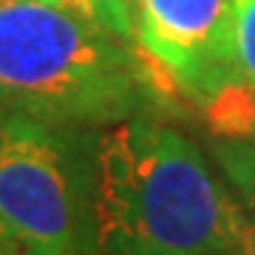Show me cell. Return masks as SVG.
I'll list each match as a JSON object with an SVG mask.
<instances>
[{"label":"cell","instance_id":"cell-5","mask_svg":"<svg viewBox=\"0 0 255 255\" xmlns=\"http://www.w3.org/2000/svg\"><path fill=\"white\" fill-rule=\"evenodd\" d=\"M201 117L219 139L255 145V82H230L201 108Z\"/></svg>","mask_w":255,"mask_h":255},{"label":"cell","instance_id":"cell-3","mask_svg":"<svg viewBox=\"0 0 255 255\" xmlns=\"http://www.w3.org/2000/svg\"><path fill=\"white\" fill-rule=\"evenodd\" d=\"M0 250L97 253V139L85 128L0 111Z\"/></svg>","mask_w":255,"mask_h":255},{"label":"cell","instance_id":"cell-1","mask_svg":"<svg viewBox=\"0 0 255 255\" xmlns=\"http://www.w3.org/2000/svg\"><path fill=\"white\" fill-rule=\"evenodd\" d=\"M250 219L190 139L150 117L97 136V247L105 255H238Z\"/></svg>","mask_w":255,"mask_h":255},{"label":"cell","instance_id":"cell-11","mask_svg":"<svg viewBox=\"0 0 255 255\" xmlns=\"http://www.w3.org/2000/svg\"><path fill=\"white\" fill-rule=\"evenodd\" d=\"M0 105H3V97H0Z\"/></svg>","mask_w":255,"mask_h":255},{"label":"cell","instance_id":"cell-12","mask_svg":"<svg viewBox=\"0 0 255 255\" xmlns=\"http://www.w3.org/2000/svg\"><path fill=\"white\" fill-rule=\"evenodd\" d=\"M0 255H6V253H3V250H0Z\"/></svg>","mask_w":255,"mask_h":255},{"label":"cell","instance_id":"cell-8","mask_svg":"<svg viewBox=\"0 0 255 255\" xmlns=\"http://www.w3.org/2000/svg\"><path fill=\"white\" fill-rule=\"evenodd\" d=\"M236 63L247 82H255V0H233Z\"/></svg>","mask_w":255,"mask_h":255},{"label":"cell","instance_id":"cell-2","mask_svg":"<svg viewBox=\"0 0 255 255\" xmlns=\"http://www.w3.org/2000/svg\"><path fill=\"white\" fill-rule=\"evenodd\" d=\"M150 80L136 46L68 9L0 0V97L68 128H105L145 108Z\"/></svg>","mask_w":255,"mask_h":255},{"label":"cell","instance_id":"cell-6","mask_svg":"<svg viewBox=\"0 0 255 255\" xmlns=\"http://www.w3.org/2000/svg\"><path fill=\"white\" fill-rule=\"evenodd\" d=\"M37 3H51V6L68 9L80 17L97 23L105 31H111L119 40L136 46L133 43V14H130L125 0H37Z\"/></svg>","mask_w":255,"mask_h":255},{"label":"cell","instance_id":"cell-4","mask_svg":"<svg viewBox=\"0 0 255 255\" xmlns=\"http://www.w3.org/2000/svg\"><path fill=\"white\" fill-rule=\"evenodd\" d=\"M133 43L150 85L204 108L244 80L236 63L233 0H136Z\"/></svg>","mask_w":255,"mask_h":255},{"label":"cell","instance_id":"cell-10","mask_svg":"<svg viewBox=\"0 0 255 255\" xmlns=\"http://www.w3.org/2000/svg\"><path fill=\"white\" fill-rule=\"evenodd\" d=\"M128 3V9H130V14H133V3H136V0H125Z\"/></svg>","mask_w":255,"mask_h":255},{"label":"cell","instance_id":"cell-9","mask_svg":"<svg viewBox=\"0 0 255 255\" xmlns=\"http://www.w3.org/2000/svg\"><path fill=\"white\" fill-rule=\"evenodd\" d=\"M238 255H255V221L250 219V224H247L244 230V238H241V250H238Z\"/></svg>","mask_w":255,"mask_h":255},{"label":"cell","instance_id":"cell-7","mask_svg":"<svg viewBox=\"0 0 255 255\" xmlns=\"http://www.w3.org/2000/svg\"><path fill=\"white\" fill-rule=\"evenodd\" d=\"M216 156L236 190L244 196L247 207L255 210V145L253 142H238V139H219Z\"/></svg>","mask_w":255,"mask_h":255}]
</instances>
